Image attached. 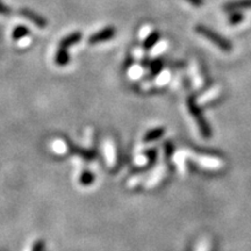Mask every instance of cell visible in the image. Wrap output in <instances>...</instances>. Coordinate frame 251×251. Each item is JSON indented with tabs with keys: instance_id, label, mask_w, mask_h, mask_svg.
Instances as JSON below:
<instances>
[{
	"instance_id": "1",
	"label": "cell",
	"mask_w": 251,
	"mask_h": 251,
	"mask_svg": "<svg viewBox=\"0 0 251 251\" xmlns=\"http://www.w3.org/2000/svg\"><path fill=\"white\" fill-rule=\"evenodd\" d=\"M196 31L198 34L205 36L207 40L211 41L212 43H214L218 48L223 50V51H230V50H232V44H230L227 38L221 36L220 34L215 33V32L209 29L208 27H206V26H197Z\"/></svg>"
},
{
	"instance_id": "2",
	"label": "cell",
	"mask_w": 251,
	"mask_h": 251,
	"mask_svg": "<svg viewBox=\"0 0 251 251\" xmlns=\"http://www.w3.org/2000/svg\"><path fill=\"white\" fill-rule=\"evenodd\" d=\"M115 33H117V31H115L113 26H112V27H106L104 29H101V31H99L98 33L93 34L92 36L90 37V40H88V42L91 44L105 42V41H108L111 40V38H113Z\"/></svg>"
},
{
	"instance_id": "3",
	"label": "cell",
	"mask_w": 251,
	"mask_h": 251,
	"mask_svg": "<svg viewBox=\"0 0 251 251\" xmlns=\"http://www.w3.org/2000/svg\"><path fill=\"white\" fill-rule=\"evenodd\" d=\"M20 13H21V16L27 17L29 21H32L34 25H36L37 27L44 28L47 27V25H48V21H47L43 17H41L40 14L35 13L34 11L29 10V8H22V10L20 11Z\"/></svg>"
},
{
	"instance_id": "4",
	"label": "cell",
	"mask_w": 251,
	"mask_h": 251,
	"mask_svg": "<svg viewBox=\"0 0 251 251\" xmlns=\"http://www.w3.org/2000/svg\"><path fill=\"white\" fill-rule=\"evenodd\" d=\"M248 8H251V0H236V1H229L223 5V10L226 12L248 10Z\"/></svg>"
},
{
	"instance_id": "5",
	"label": "cell",
	"mask_w": 251,
	"mask_h": 251,
	"mask_svg": "<svg viewBox=\"0 0 251 251\" xmlns=\"http://www.w3.org/2000/svg\"><path fill=\"white\" fill-rule=\"evenodd\" d=\"M82 40V33L81 32H75V33L67 35L61 41L60 43V48L63 49H69V47H71L72 44L78 43L79 41Z\"/></svg>"
},
{
	"instance_id": "6",
	"label": "cell",
	"mask_w": 251,
	"mask_h": 251,
	"mask_svg": "<svg viewBox=\"0 0 251 251\" xmlns=\"http://www.w3.org/2000/svg\"><path fill=\"white\" fill-rule=\"evenodd\" d=\"M69 52H67V49H63V48H58L57 54H56V63L58 64L60 67H64L69 63Z\"/></svg>"
},
{
	"instance_id": "7",
	"label": "cell",
	"mask_w": 251,
	"mask_h": 251,
	"mask_svg": "<svg viewBox=\"0 0 251 251\" xmlns=\"http://www.w3.org/2000/svg\"><path fill=\"white\" fill-rule=\"evenodd\" d=\"M158 41H159V33H157V32H153V33L150 34L149 36L147 37V40L144 41V49L146 50L151 49L152 47L158 42Z\"/></svg>"
},
{
	"instance_id": "8",
	"label": "cell",
	"mask_w": 251,
	"mask_h": 251,
	"mask_svg": "<svg viewBox=\"0 0 251 251\" xmlns=\"http://www.w3.org/2000/svg\"><path fill=\"white\" fill-rule=\"evenodd\" d=\"M27 35H29V29L26 26H17L13 31L14 40H21Z\"/></svg>"
},
{
	"instance_id": "9",
	"label": "cell",
	"mask_w": 251,
	"mask_h": 251,
	"mask_svg": "<svg viewBox=\"0 0 251 251\" xmlns=\"http://www.w3.org/2000/svg\"><path fill=\"white\" fill-rule=\"evenodd\" d=\"M230 16H229V19L228 21L230 25H237V23H240L243 21V14L241 13L240 11H235V12H230Z\"/></svg>"
},
{
	"instance_id": "10",
	"label": "cell",
	"mask_w": 251,
	"mask_h": 251,
	"mask_svg": "<svg viewBox=\"0 0 251 251\" xmlns=\"http://www.w3.org/2000/svg\"><path fill=\"white\" fill-rule=\"evenodd\" d=\"M11 13V8L7 7L5 4H2L1 1H0V14L1 16H7V14Z\"/></svg>"
},
{
	"instance_id": "11",
	"label": "cell",
	"mask_w": 251,
	"mask_h": 251,
	"mask_svg": "<svg viewBox=\"0 0 251 251\" xmlns=\"http://www.w3.org/2000/svg\"><path fill=\"white\" fill-rule=\"evenodd\" d=\"M185 1L190 2L191 5L196 6V7H200V6L203 5V0H185Z\"/></svg>"
},
{
	"instance_id": "12",
	"label": "cell",
	"mask_w": 251,
	"mask_h": 251,
	"mask_svg": "<svg viewBox=\"0 0 251 251\" xmlns=\"http://www.w3.org/2000/svg\"><path fill=\"white\" fill-rule=\"evenodd\" d=\"M159 135H161V131H156V132H153V133H150V134L147 135L146 141H151L153 137L159 136Z\"/></svg>"
}]
</instances>
